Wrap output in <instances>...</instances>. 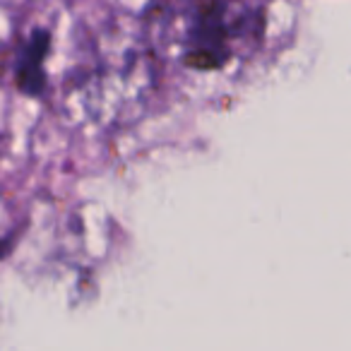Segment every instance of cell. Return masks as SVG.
Listing matches in <instances>:
<instances>
[{
  "instance_id": "obj_1",
  "label": "cell",
  "mask_w": 351,
  "mask_h": 351,
  "mask_svg": "<svg viewBox=\"0 0 351 351\" xmlns=\"http://www.w3.org/2000/svg\"><path fill=\"white\" fill-rule=\"evenodd\" d=\"M46 46H49V34L46 32H36L25 46V53L20 60V87L29 94H36L44 84V73H41V60H44Z\"/></svg>"
}]
</instances>
